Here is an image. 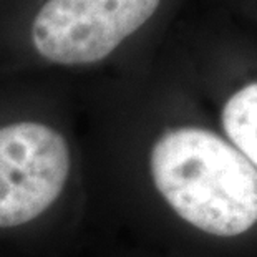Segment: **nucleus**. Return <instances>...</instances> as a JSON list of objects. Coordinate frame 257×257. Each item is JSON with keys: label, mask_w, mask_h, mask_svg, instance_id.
<instances>
[{"label": "nucleus", "mask_w": 257, "mask_h": 257, "mask_svg": "<svg viewBox=\"0 0 257 257\" xmlns=\"http://www.w3.org/2000/svg\"><path fill=\"white\" fill-rule=\"evenodd\" d=\"M158 5L160 0H48L32 25V42L53 63H95L145 25Z\"/></svg>", "instance_id": "obj_2"}, {"label": "nucleus", "mask_w": 257, "mask_h": 257, "mask_svg": "<svg viewBox=\"0 0 257 257\" xmlns=\"http://www.w3.org/2000/svg\"><path fill=\"white\" fill-rule=\"evenodd\" d=\"M221 119L229 143L257 171V81L242 86L229 98Z\"/></svg>", "instance_id": "obj_4"}, {"label": "nucleus", "mask_w": 257, "mask_h": 257, "mask_svg": "<svg viewBox=\"0 0 257 257\" xmlns=\"http://www.w3.org/2000/svg\"><path fill=\"white\" fill-rule=\"evenodd\" d=\"M70 153L55 130L40 123L0 128V227L35 219L67 183Z\"/></svg>", "instance_id": "obj_3"}, {"label": "nucleus", "mask_w": 257, "mask_h": 257, "mask_svg": "<svg viewBox=\"0 0 257 257\" xmlns=\"http://www.w3.org/2000/svg\"><path fill=\"white\" fill-rule=\"evenodd\" d=\"M150 168L171 209L199 231L234 237L257 224V171L219 135L168 131L153 146Z\"/></svg>", "instance_id": "obj_1"}]
</instances>
